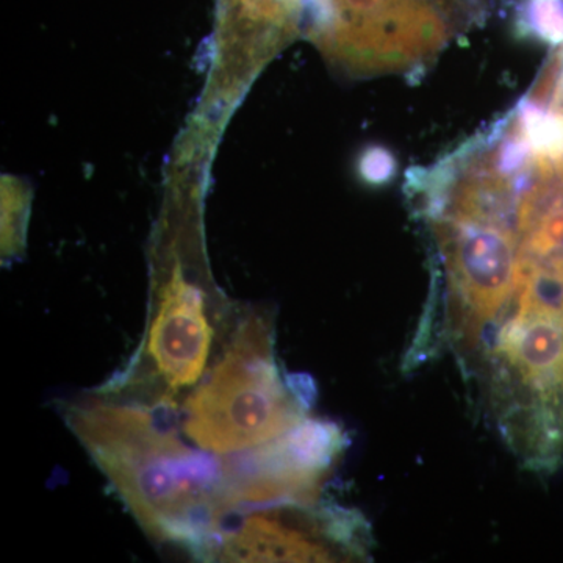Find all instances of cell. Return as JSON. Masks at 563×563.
<instances>
[{
	"mask_svg": "<svg viewBox=\"0 0 563 563\" xmlns=\"http://www.w3.org/2000/svg\"><path fill=\"white\" fill-rule=\"evenodd\" d=\"M66 421L147 536L209 555L232 514L224 463L188 448L151 407L117 396L70 404Z\"/></svg>",
	"mask_w": 563,
	"mask_h": 563,
	"instance_id": "cell-1",
	"label": "cell"
},
{
	"mask_svg": "<svg viewBox=\"0 0 563 563\" xmlns=\"http://www.w3.org/2000/svg\"><path fill=\"white\" fill-rule=\"evenodd\" d=\"M302 421L274 363L268 317L251 313L232 331L220 361L184 402L185 435L209 454H243Z\"/></svg>",
	"mask_w": 563,
	"mask_h": 563,
	"instance_id": "cell-2",
	"label": "cell"
},
{
	"mask_svg": "<svg viewBox=\"0 0 563 563\" xmlns=\"http://www.w3.org/2000/svg\"><path fill=\"white\" fill-rule=\"evenodd\" d=\"M322 49L357 74L420 68L451 25L435 0H312Z\"/></svg>",
	"mask_w": 563,
	"mask_h": 563,
	"instance_id": "cell-3",
	"label": "cell"
},
{
	"mask_svg": "<svg viewBox=\"0 0 563 563\" xmlns=\"http://www.w3.org/2000/svg\"><path fill=\"white\" fill-rule=\"evenodd\" d=\"M448 273L472 321L493 320L518 284V239L509 217L476 218L432 211Z\"/></svg>",
	"mask_w": 563,
	"mask_h": 563,
	"instance_id": "cell-4",
	"label": "cell"
},
{
	"mask_svg": "<svg viewBox=\"0 0 563 563\" xmlns=\"http://www.w3.org/2000/svg\"><path fill=\"white\" fill-rule=\"evenodd\" d=\"M207 558L220 562H332L335 553L318 533L290 523L276 510L247 514L220 533Z\"/></svg>",
	"mask_w": 563,
	"mask_h": 563,
	"instance_id": "cell-5",
	"label": "cell"
},
{
	"mask_svg": "<svg viewBox=\"0 0 563 563\" xmlns=\"http://www.w3.org/2000/svg\"><path fill=\"white\" fill-rule=\"evenodd\" d=\"M501 350L544 401L563 398V312L518 306L501 333Z\"/></svg>",
	"mask_w": 563,
	"mask_h": 563,
	"instance_id": "cell-6",
	"label": "cell"
},
{
	"mask_svg": "<svg viewBox=\"0 0 563 563\" xmlns=\"http://www.w3.org/2000/svg\"><path fill=\"white\" fill-rule=\"evenodd\" d=\"M521 21L536 38L563 44V0H525Z\"/></svg>",
	"mask_w": 563,
	"mask_h": 563,
	"instance_id": "cell-7",
	"label": "cell"
}]
</instances>
